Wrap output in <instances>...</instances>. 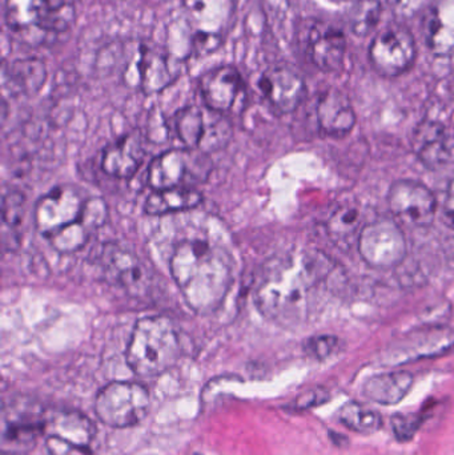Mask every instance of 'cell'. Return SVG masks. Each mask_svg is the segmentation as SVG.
Segmentation results:
<instances>
[{
	"label": "cell",
	"instance_id": "cell-1",
	"mask_svg": "<svg viewBox=\"0 0 454 455\" xmlns=\"http://www.w3.org/2000/svg\"><path fill=\"white\" fill-rule=\"evenodd\" d=\"M336 265L316 249H291L261 267L253 299L259 312L280 325L306 323L322 307Z\"/></svg>",
	"mask_w": 454,
	"mask_h": 455
},
{
	"label": "cell",
	"instance_id": "cell-2",
	"mask_svg": "<svg viewBox=\"0 0 454 455\" xmlns=\"http://www.w3.org/2000/svg\"><path fill=\"white\" fill-rule=\"evenodd\" d=\"M170 269L187 305L199 315L218 310L235 280L231 251L208 233L178 241L171 254Z\"/></svg>",
	"mask_w": 454,
	"mask_h": 455
},
{
	"label": "cell",
	"instance_id": "cell-3",
	"mask_svg": "<svg viewBox=\"0 0 454 455\" xmlns=\"http://www.w3.org/2000/svg\"><path fill=\"white\" fill-rule=\"evenodd\" d=\"M178 331L165 315L139 320L127 347V363L136 376L154 379L170 371L180 357Z\"/></svg>",
	"mask_w": 454,
	"mask_h": 455
},
{
	"label": "cell",
	"instance_id": "cell-4",
	"mask_svg": "<svg viewBox=\"0 0 454 455\" xmlns=\"http://www.w3.org/2000/svg\"><path fill=\"white\" fill-rule=\"evenodd\" d=\"M76 11L71 0H5L4 19L13 36L28 44H44L68 31Z\"/></svg>",
	"mask_w": 454,
	"mask_h": 455
},
{
	"label": "cell",
	"instance_id": "cell-5",
	"mask_svg": "<svg viewBox=\"0 0 454 455\" xmlns=\"http://www.w3.org/2000/svg\"><path fill=\"white\" fill-rule=\"evenodd\" d=\"M148 390L138 382H112L96 395L95 411L107 427L124 429L140 424L149 411Z\"/></svg>",
	"mask_w": 454,
	"mask_h": 455
},
{
	"label": "cell",
	"instance_id": "cell-6",
	"mask_svg": "<svg viewBox=\"0 0 454 455\" xmlns=\"http://www.w3.org/2000/svg\"><path fill=\"white\" fill-rule=\"evenodd\" d=\"M173 130L186 148L210 154L223 148L232 135L223 114L197 106L184 107L173 117Z\"/></svg>",
	"mask_w": 454,
	"mask_h": 455
},
{
	"label": "cell",
	"instance_id": "cell-7",
	"mask_svg": "<svg viewBox=\"0 0 454 455\" xmlns=\"http://www.w3.org/2000/svg\"><path fill=\"white\" fill-rule=\"evenodd\" d=\"M43 435L51 455H91L96 427L79 411H55L45 413Z\"/></svg>",
	"mask_w": 454,
	"mask_h": 455
},
{
	"label": "cell",
	"instance_id": "cell-8",
	"mask_svg": "<svg viewBox=\"0 0 454 455\" xmlns=\"http://www.w3.org/2000/svg\"><path fill=\"white\" fill-rule=\"evenodd\" d=\"M357 249L370 267L391 269L404 261L407 238L396 220L378 219L360 229Z\"/></svg>",
	"mask_w": 454,
	"mask_h": 455
},
{
	"label": "cell",
	"instance_id": "cell-9",
	"mask_svg": "<svg viewBox=\"0 0 454 455\" xmlns=\"http://www.w3.org/2000/svg\"><path fill=\"white\" fill-rule=\"evenodd\" d=\"M88 197L75 186H58L37 200L34 221L37 232L45 238L63 228L76 223L83 216Z\"/></svg>",
	"mask_w": 454,
	"mask_h": 455
},
{
	"label": "cell",
	"instance_id": "cell-10",
	"mask_svg": "<svg viewBox=\"0 0 454 455\" xmlns=\"http://www.w3.org/2000/svg\"><path fill=\"white\" fill-rule=\"evenodd\" d=\"M418 55L412 32L404 26L388 27L376 35L370 47V60L373 68L386 77L405 74L413 66Z\"/></svg>",
	"mask_w": 454,
	"mask_h": 455
},
{
	"label": "cell",
	"instance_id": "cell-11",
	"mask_svg": "<svg viewBox=\"0 0 454 455\" xmlns=\"http://www.w3.org/2000/svg\"><path fill=\"white\" fill-rule=\"evenodd\" d=\"M203 152L195 149H171L152 160L148 170V183L155 191L191 187L202 180L204 173Z\"/></svg>",
	"mask_w": 454,
	"mask_h": 455
},
{
	"label": "cell",
	"instance_id": "cell-12",
	"mask_svg": "<svg viewBox=\"0 0 454 455\" xmlns=\"http://www.w3.org/2000/svg\"><path fill=\"white\" fill-rule=\"evenodd\" d=\"M388 204L396 220L407 226L429 227L436 218V197L418 181H394L389 188Z\"/></svg>",
	"mask_w": 454,
	"mask_h": 455
},
{
	"label": "cell",
	"instance_id": "cell-13",
	"mask_svg": "<svg viewBox=\"0 0 454 455\" xmlns=\"http://www.w3.org/2000/svg\"><path fill=\"white\" fill-rule=\"evenodd\" d=\"M45 413L36 405L16 403L3 411L2 451L26 454L44 433Z\"/></svg>",
	"mask_w": 454,
	"mask_h": 455
},
{
	"label": "cell",
	"instance_id": "cell-14",
	"mask_svg": "<svg viewBox=\"0 0 454 455\" xmlns=\"http://www.w3.org/2000/svg\"><path fill=\"white\" fill-rule=\"evenodd\" d=\"M138 84L146 95L162 92L181 74V59L170 51L140 44L135 56Z\"/></svg>",
	"mask_w": 454,
	"mask_h": 455
},
{
	"label": "cell",
	"instance_id": "cell-15",
	"mask_svg": "<svg viewBox=\"0 0 454 455\" xmlns=\"http://www.w3.org/2000/svg\"><path fill=\"white\" fill-rule=\"evenodd\" d=\"M235 12L236 0H181V19L191 35L226 37Z\"/></svg>",
	"mask_w": 454,
	"mask_h": 455
},
{
	"label": "cell",
	"instance_id": "cell-16",
	"mask_svg": "<svg viewBox=\"0 0 454 455\" xmlns=\"http://www.w3.org/2000/svg\"><path fill=\"white\" fill-rule=\"evenodd\" d=\"M306 52L320 71H340L346 59V34L327 21H314L307 32Z\"/></svg>",
	"mask_w": 454,
	"mask_h": 455
},
{
	"label": "cell",
	"instance_id": "cell-17",
	"mask_svg": "<svg viewBox=\"0 0 454 455\" xmlns=\"http://www.w3.org/2000/svg\"><path fill=\"white\" fill-rule=\"evenodd\" d=\"M100 264L109 283L139 294L147 288L149 275L138 256L117 243H107L101 251Z\"/></svg>",
	"mask_w": 454,
	"mask_h": 455
},
{
	"label": "cell",
	"instance_id": "cell-18",
	"mask_svg": "<svg viewBox=\"0 0 454 455\" xmlns=\"http://www.w3.org/2000/svg\"><path fill=\"white\" fill-rule=\"evenodd\" d=\"M259 88L272 108L280 114L296 111L306 98L303 77L288 67H271L259 80Z\"/></svg>",
	"mask_w": 454,
	"mask_h": 455
},
{
	"label": "cell",
	"instance_id": "cell-19",
	"mask_svg": "<svg viewBox=\"0 0 454 455\" xmlns=\"http://www.w3.org/2000/svg\"><path fill=\"white\" fill-rule=\"evenodd\" d=\"M200 92L207 108L224 114L232 111L244 95V80L234 66L216 67L203 75Z\"/></svg>",
	"mask_w": 454,
	"mask_h": 455
},
{
	"label": "cell",
	"instance_id": "cell-20",
	"mask_svg": "<svg viewBox=\"0 0 454 455\" xmlns=\"http://www.w3.org/2000/svg\"><path fill=\"white\" fill-rule=\"evenodd\" d=\"M107 219H108V208L104 200L99 197H88L80 220L48 235V243L60 253H74L88 243L95 230L106 224Z\"/></svg>",
	"mask_w": 454,
	"mask_h": 455
},
{
	"label": "cell",
	"instance_id": "cell-21",
	"mask_svg": "<svg viewBox=\"0 0 454 455\" xmlns=\"http://www.w3.org/2000/svg\"><path fill=\"white\" fill-rule=\"evenodd\" d=\"M413 151L429 170H439L450 162L453 144L444 125L434 120H424L412 136Z\"/></svg>",
	"mask_w": 454,
	"mask_h": 455
},
{
	"label": "cell",
	"instance_id": "cell-22",
	"mask_svg": "<svg viewBox=\"0 0 454 455\" xmlns=\"http://www.w3.org/2000/svg\"><path fill=\"white\" fill-rule=\"evenodd\" d=\"M317 123L323 135L332 139L346 138L356 124V114L346 93L330 88L317 103Z\"/></svg>",
	"mask_w": 454,
	"mask_h": 455
},
{
	"label": "cell",
	"instance_id": "cell-23",
	"mask_svg": "<svg viewBox=\"0 0 454 455\" xmlns=\"http://www.w3.org/2000/svg\"><path fill=\"white\" fill-rule=\"evenodd\" d=\"M454 345V334L447 331H431L408 337L389 349L386 361L389 365L410 363L421 358L436 357Z\"/></svg>",
	"mask_w": 454,
	"mask_h": 455
},
{
	"label": "cell",
	"instance_id": "cell-24",
	"mask_svg": "<svg viewBox=\"0 0 454 455\" xmlns=\"http://www.w3.org/2000/svg\"><path fill=\"white\" fill-rule=\"evenodd\" d=\"M143 160V139L140 133L132 132L104 149L101 168L112 178L130 179L138 172Z\"/></svg>",
	"mask_w": 454,
	"mask_h": 455
},
{
	"label": "cell",
	"instance_id": "cell-25",
	"mask_svg": "<svg viewBox=\"0 0 454 455\" xmlns=\"http://www.w3.org/2000/svg\"><path fill=\"white\" fill-rule=\"evenodd\" d=\"M47 80V67L39 59H16L3 66V85L12 96H32Z\"/></svg>",
	"mask_w": 454,
	"mask_h": 455
},
{
	"label": "cell",
	"instance_id": "cell-26",
	"mask_svg": "<svg viewBox=\"0 0 454 455\" xmlns=\"http://www.w3.org/2000/svg\"><path fill=\"white\" fill-rule=\"evenodd\" d=\"M426 45L436 55L454 48V0H442L424 18Z\"/></svg>",
	"mask_w": 454,
	"mask_h": 455
},
{
	"label": "cell",
	"instance_id": "cell-27",
	"mask_svg": "<svg viewBox=\"0 0 454 455\" xmlns=\"http://www.w3.org/2000/svg\"><path fill=\"white\" fill-rule=\"evenodd\" d=\"M413 376L410 371H391L370 377L364 385L368 400L380 405H396L407 397L413 387Z\"/></svg>",
	"mask_w": 454,
	"mask_h": 455
},
{
	"label": "cell",
	"instance_id": "cell-28",
	"mask_svg": "<svg viewBox=\"0 0 454 455\" xmlns=\"http://www.w3.org/2000/svg\"><path fill=\"white\" fill-rule=\"evenodd\" d=\"M202 202L203 195L194 187H175L155 191L147 199L144 211L149 216H165L194 210L199 207Z\"/></svg>",
	"mask_w": 454,
	"mask_h": 455
},
{
	"label": "cell",
	"instance_id": "cell-29",
	"mask_svg": "<svg viewBox=\"0 0 454 455\" xmlns=\"http://www.w3.org/2000/svg\"><path fill=\"white\" fill-rule=\"evenodd\" d=\"M339 419L346 429L357 435H375L383 427L381 414L362 403H349L344 405L339 411Z\"/></svg>",
	"mask_w": 454,
	"mask_h": 455
},
{
	"label": "cell",
	"instance_id": "cell-30",
	"mask_svg": "<svg viewBox=\"0 0 454 455\" xmlns=\"http://www.w3.org/2000/svg\"><path fill=\"white\" fill-rule=\"evenodd\" d=\"M362 213L357 204L344 203L335 208L327 221V232L335 243H349L352 238L359 237Z\"/></svg>",
	"mask_w": 454,
	"mask_h": 455
},
{
	"label": "cell",
	"instance_id": "cell-31",
	"mask_svg": "<svg viewBox=\"0 0 454 455\" xmlns=\"http://www.w3.org/2000/svg\"><path fill=\"white\" fill-rule=\"evenodd\" d=\"M381 16V4L378 0H357L349 15L352 32L357 36L365 37L376 28Z\"/></svg>",
	"mask_w": 454,
	"mask_h": 455
},
{
	"label": "cell",
	"instance_id": "cell-32",
	"mask_svg": "<svg viewBox=\"0 0 454 455\" xmlns=\"http://www.w3.org/2000/svg\"><path fill=\"white\" fill-rule=\"evenodd\" d=\"M26 213V197L21 192L10 191L3 196L2 215L3 227L5 229L13 230L23 223Z\"/></svg>",
	"mask_w": 454,
	"mask_h": 455
},
{
	"label": "cell",
	"instance_id": "cell-33",
	"mask_svg": "<svg viewBox=\"0 0 454 455\" xmlns=\"http://www.w3.org/2000/svg\"><path fill=\"white\" fill-rule=\"evenodd\" d=\"M389 10L402 21L426 18L434 7V0H386Z\"/></svg>",
	"mask_w": 454,
	"mask_h": 455
},
{
	"label": "cell",
	"instance_id": "cell-34",
	"mask_svg": "<svg viewBox=\"0 0 454 455\" xmlns=\"http://www.w3.org/2000/svg\"><path fill=\"white\" fill-rule=\"evenodd\" d=\"M339 347H340V342H339L338 337L322 334V336H315L307 339L304 350L309 357L317 361H324L336 355Z\"/></svg>",
	"mask_w": 454,
	"mask_h": 455
},
{
	"label": "cell",
	"instance_id": "cell-35",
	"mask_svg": "<svg viewBox=\"0 0 454 455\" xmlns=\"http://www.w3.org/2000/svg\"><path fill=\"white\" fill-rule=\"evenodd\" d=\"M423 421V416L420 414L399 413L392 417V430L400 443H410L420 429Z\"/></svg>",
	"mask_w": 454,
	"mask_h": 455
},
{
	"label": "cell",
	"instance_id": "cell-36",
	"mask_svg": "<svg viewBox=\"0 0 454 455\" xmlns=\"http://www.w3.org/2000/svg\"><path fill=\"white\" fill-rule=\"evenodd\" d=\"M330 400V392L325 387H314V389L307 390L296 398L295 408L298 411H308V409L324 405Z\"/></svg>",
	"mask_w": 454,
	"mask_h": 455
},
{
	"label": "cell",
	"instance_id": "cell-37",
	"mask_svg": "<svg viewBox=\"0 0 454 455\" xmlns=\"http://www.w3.org/2000/svg\"><path fill=\"white\" fill-rule=\"evenodd\" d=\"M148 138L156 144H163L170 138V130L167 123L162 119V115L151 117V122L148 123Z\"/></svg>",
	"mask_w": 454,
	"mask_h": 455
},
{
	"label": "cell",
	"instance_id": "cell-38",
	"mask_svg": "<svg viewBox=\"0 0 454 455\" xmlns=\"http://www.w3.org/2000/svg\"><path fill=\"white\" fill-rule=\"evenodd\" d=\"M442 218L445 223L454 228V179L445 192L444 204H442Z\"/></svg>",
	"mask_w": 454,
	"mask_h": 455
},
{
	"label": "cell",
	"instance_id": "cell-39",
	"mask_svg": "<svg viewBox=\"0 0 454 455\" xmlns=\"http://www.w3.org/2000/svg\"><path fill=\"white\" fill-rule=\"evenodd\" d=\"M2 455H24V454H5V453H3Z\"/></svg>",
	"mask_w": 454,
	"mask_h": 455
},
{
	"label": "cell",
	"instance_id": "cell-40",
	"mask_svg": "<svg viewBox=\"0 0 454 455\" xmlns=\"http://www.w3.org/2000/svg\"><path fill=\"white\" fill-rule=\"evenodd\" d=\"M189 455H202V454L194 453V454H189Z\"/></svg>",
	"mask_w": 454,
	"mask_h": 455
}]
</instances>
